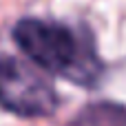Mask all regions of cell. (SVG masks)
Here are the masks:
<instances>
[{
    "label": "cell",
    "mask_w": 126,
    "mask_h": 126,
    "mask_svg": "<svg viewBox=\"0 0 126 126\" xmlns=\"http://www.w3.org/2000/svg\"><path fill=\"white\" fill-rule=\"evenodd\" d=\"M13 40L35 66L58 73L80 86H93L104 73L93 38L89 33L80 35L62 22L24 18L13 27Z\"/></svg>",
    "instance_id": "obj_1"
},
{
    "label": "cell",
    "mask_w": 126,
    "mask_h": 126,
    "mask_svg": "<svg viewBox=\"0 0 126 126\" xmlns=\"http://www.w3.org/2000/svg\"><path fill=\"white\" fill-rule=\"evenodd\" d=\"M0 106L20 117H44L55 111L58 93L40 66L18 58H2Z\"/></svg>",
    "instance_id": "obj_2"
},
{
    "label": "cell",
    "mask_w": 126,
    "mask_h": 126,
    "mask_svg": "<svg viewBox=\"0 0 126 126\" xmlns=\"http://www.w3.org/2000/svg\"><path fill=\"white\" fill-rule=\"evenodd\" d=\"M73 126H126V109L113 102L91 104L80 113Z\"/></svg>",
    "instance_id": "obj_3"
}]
</instances>
